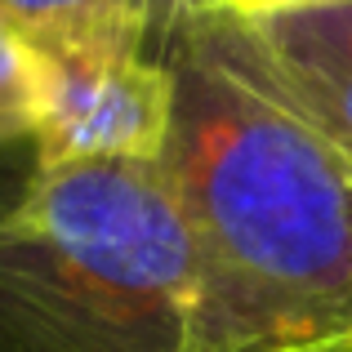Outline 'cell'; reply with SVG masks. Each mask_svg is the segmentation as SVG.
I'll list each match as a JSON object with an SVG mask.
<instances>
[{"label": "cell", "mask_w": 352, "mask_h": 352, "mask_svg": "<svg viewBox=\"0 0 352 352\" xmlns=\"http://www.w3.org/2000/svg\"><path fill=\"white\" fill-rule=\"evenodd\" d=\"M201 0L156 32L174 72L161 174L197 263V352H352V156L206 41Z\"/></svg>", "instance_id": "6da1fadb"}, {"label": "cell", "mask_w": 352, "mask_h": 352, "mask_svg": "<svg viewBox=\"0 0 352 352\" xmlns=\"http://www.w3.org/2000/svg\"><path fill=\"white\" fill-rule=\"evenodd\" d=\"M0 352H197V263L161 161L36 165L0 210Z\"/></svg>", "instance_id": "7a4b0ae2"}, {"label": "cell", "mask_w": 352, "mask_h": 352, "mask_svg": "<svg viewBox=\"0 0 352 352\" xmlns=\"http://www.w3.org/2000/svg\"><path fill=\"white\" fill-rule=\"evenodd\" d=\"M32 41V36H27ZM45 54L36 161H156L170 138L174 72L152 32L85 27L32 41Z\"/></svg>", "instance_id": "3957f363"}, {"label": "cell", "mask_w": 352, "mask_h": 352, "mask_svg": "<svg viewBox=\"0 0 352 352\" xmlns=\"http://www.w3.org/2000/svg\"><path fill=\"white\" fill-rule=\"evenodd\" d=\"M197 14L206 41L241 76L352 156V0L263 18H236L219 0H201Z\"/></svg>", "instance_id": "277c9868"}, {"label": "cell", "mask_w": 352, "mask_h": 352, "mask_svg": "<svg viewBox=\"0 0 352 352\" xmlns=\"http://www.w3.org/2000/svg\"><path fill=\"white\" fill-rule=\"evenodd\" d=\"M174 5L179 0H0V18L32 41L85 27H134L156 36Z\"/></svg>", "instance_id": "5b68a950"}, {"label": "cell", "mask_w": 352, "mask_h": 352, "mask_svg": "<svg viewBox=\"0 0 352 352\" xmlns=\"http://www.w3.org/2000/svg\"><path fill=\"white\" fill-rule=\"evenodd\" d=\"M45 120V54L0 18V147L36 143Z\"/></svg>", "instance_id": "8992f818"}, {"label": "cell", "mask_w": 352, "mask_h": 352, "mask_svg": "<svg viewBox=\"0 0 352 352\" xmlns=\"http://www.w3.org/2000/svg\"><path fill=\"white\" fill-rule=\"evenodd\" d=\"M236 18H263V14H290V9H312V5H335V0H219Z\"/></svg>", "instance_id": "52a82bcc"}]
</instances>
